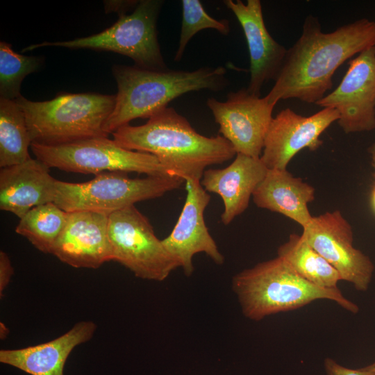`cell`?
I'll use <instances>...</instances> for the list:
<instances>
[{
	"label": "cell",
	"mask_w": 375,
	"mask_h": 375,
	"mask_svg": "<svg viewBox=\"0 0 375 375\" xmlns=\"http://www.w3.org/2000/svg\"><path fill=\"white\" fill-rule=\"evenodd\" d=\"M372 47H375V21L360 19L324 33L318 19L309 15L300 37L288 49L266 97L274 106L288 99L316 104L332 88V78L338 67Z\"/></svg>",
	"instance_id": "obj_1"
},
{
	"label": "cell",
	"mask_w": 375,
	"mask_h": 375,
	"mask_svg": "<svg viewBox=\"0 0 375 375\" xmlns=\"http://www.w3.org/2000/svg\"><path fill=\"white\" fill-rule=\"evenodd\" d=\"M112 135L122 147L156 156L172 176L185 181H201L208 167L224 163L237 154L224 137L201 135L172 107L156 113L144 124H128Z\"/></svg>",
	"instance_id": "obj_2"
},
{
	"label": "cell",
	"mask_w": 375,
	"mask_h": 375,
	"mask_svg": "<svg viewBox=\"0 0 375 375\" xmlns=\"http://www.w3.org/2000/svg\"><path fill=\"white\" fill-rule=\"evenodd\" d=\"M112 71L118 90L115 107L103 125L108 135L136 118H150L185 93L201 90L217 92L229 83L222 66L154 71L114 65Z\"/></svg>",
	"instance_id": "obj_3"
},
{
	"label": "cell",
	"mask_w": 375,
	"mask_h": 375,
	"mask_svg": "<svg viewBox=\"0 0 375 375\" xmlns=\"http://www.w3.org/2000/svg\"><path fill=\"white\" fill-rule=\"evenodd\" d=\"M232 288L244 315L254 321L320 299L334 301L352 313L359 310L339 288L324 289L310 283L278 256L237 274Z\"/></svg>",
	"instance_id": "obj_4"
},
{
	"label": "cell",
	"mask_w": 375,
	"mask_h": 375,
	"mask_svg": "<svg viewBox=\"0 0 375 375\" xmlns=\"http://www.w3.org/2000/svg\"><path fill=\"white\" fill-rule=\"evenodd\" d=\"M116 94L61 92L45 101L20 96L32 143L55 146L81 140L108 137L103 125L115 104Z\"/></svg>",
	"instance_id": "obj_5"
},
{
	"label": "cell",
	"mask_w": 375,
	"mask_h": 375,
	"mask_svg": "<svg viewBox=\"0 0 375 375\" xmlns=\"http://www.w3.org/2000/svg\"><path fill=\"white\" fill-rule=\"evenodd\" d=\"M184 183L174 176L132 178L127 172H104L83 183L56 180L54 203L67 212L90 211L108 216L138 201L160 197Z\"/></svg>",
	"instance_id": "obj_6"
},
{
	"label": "cell",
	"mask_w": 375,
	"mask_h": 375,
	"mask_svg": "<svg viewBox=\"0 0 375 375\" xmlns=\"http://www.w3.org/2000/svg\"><path fill=\"white\" fill-rule=\"evenodd\" d=\"M164 1L141 0L129 15L119 16L107 29L69 41L43 42L24 47L22 52L40 47H59L113 51L133 60L135 66L148 70L168 69L158 40L156 23Z\"/></svg>",
	"instance_id": "obj_7"
},
{
	"label": "cell",
	"mask_w": 375,
	"mask_h": 375,
	"mask_svg": "<svg viewBox=\"0 0 375 375\" xmlns=\"http://www.w3.org/2000/svg\"><path fill=\"white\" fill-rule=\"evenodd\" d=\"M31 149L36 158L49 168L65 172L94 175L104 172H124L172 176L156 156L123 148L108 137L55 146L32 143Z\"/></svg>",
	"instance_id": "obj_8"
},
{
	"label": "cell",
	"mask_w": 375,
	"mask_h": 375,
	"mask_svg": "<svg viewBox=\"0 0 375 375\" xmlns=\"http://www.w3.org/2000/svg\"><path fill=\"white\" fill-rule=\"evenodd\" d=\"M108 231L113 260L138 278L162 281L181 267L178 260L157 238L149 219L135 206L108 215Z\"/></svg>",
	"instance_id": "obj_9"
},
{
	"label": "cell",
	"mask_w": 375,
	"mask_h": 375,
	"mask_svg": "<svg viewBox=\"0 0 375 375\" xmlns=\"http://www.w3.org/2000/svg\"><path fill=\"white\" fill-rule=\"evenodd\" d=\"M303 238L358 291H366L374 265L369 256L353 245V230L338 210L312 216L303 228Z\"/></svg>",
	"instance_id": "obj_10"
},
{
	"label": "cell",
	"mask_w": 375,
	"mask_h": 375,
	"mask_svg": "<svg viewBox=\"0 0 375 375\" xmlns=\"http://www.w3.org/2000/svg\"><path fill=\"white\" fill-rule=\"evenodd\" d=\"M219 131L237 153L260 158L275 106L247 88L231 92L225 101L207 99Z\"/></svg>",
	"instance_id": "obj_11"
},
{
	"label": "cell",
	"mask_w": 375,
	"mask_h": 375,
	"mask_svg": "<svg viewBox=\"0 0 375 375\" xmlns=\"http://www.w3.org/2000/svg\"><path fill=\"white\" fill-rule=\"evenodd\" d=\"M316 105L335 109L345 133L375 129V47L351 59L340 85Z\"/></svg>",
	"instance_id": "obj_12"
},
{
	"label": "cell",
	"mask_w": 375,
	"mask_h": 375,
	"mask_svg": "<svg viewBox=\"0 0 375 375\" xmlns=\"http://www.w3.org/2000/svg\"><path fill=\"white\" fill-rule=\"evenodd\" d=\"M339 117L337 110L331 108H323L308 117L290 108L282 110L271 122L260 160L268 169H287L301 150L319 148L322 144L320 135Z\"/></svg>",
	"instance_id": "obj_13"
},
{
	"label": "cell",
	"mask_w": 375,
	"mask_h": 375,
	"mask_svg": "<svg viewBox=\"0 0 375 375\" xmlns=\"http://www.w3.org/2000/svg\"><path fill=\"white\" fill-rule=\"evenodd\" d=\"M185 183L187 194L183 208L171 233L162 242L178 260L185 276H190L194 272L193 258L196 254L204 253L217 265H222L224 258L204 220L210 194L201 181L188 178Z\"/></svg>",
	"instance_id": "obj_14"
},
{
	"label": "cell",
	"mask_w": 375,
	"mask_h": 375,
	"mask_svg": "<svg viewBox=\"0 0 375 375\" xmlns=\"http://www.w3.org/2000/svg\"><path fill=\"white\" fill-rule=\"evenodd\" d=\"M108 223V216L101 213L68 212L51 254L75 268L97 269L113 260Z\"/></svg>",
	"instance_id": "obj_15"
},
{
	"label": "cell",
	"mask_w": 375,
	"mask_h": 375,
	"mask_svg": "<svg viewBox=\"0 0 375 375\" xmlns=\"http://www.w3.org/2000/svg\"><path fill=\"white\" fill-rule=\"evenodd\" d=\"M238 19L247 40L250 59V79L247 90L260 97L261 89L275 81L283 67L288 49L269 34L264 22L260 0L224 1Z\"/></svg>",
	"instance_id": "obj_16"
},
{
	"label": "cell",
	"mask_w": 375,
	"mask_h": 375,
	"mask_svg": "<svg viewBox=\"0 0 375 375\" xmlns=\"http://www.w3.org/2000/svg\"><path fill=\"white\" fill-rule=\"evenodd\" d=\"M268 169L260 158L237 153L222 169H207L201 184L206 191L217 194L224 203L221 221L227 226L248 208L251 197Z\"/></svg>",
	"instance_id": "obj_17"
},
{
	"label": "cell",
	"mask_w": 375,
	"mask_h": 375,
	"mask_svg": "<svg viewBox=\"0 0 375 375\" xmlns=\"http://www.w3.org/2000/svg\"><path fill=\"white\" fill-rule=\"evenodd\" d=\"M38 158L1 168L0 209L19 219L33 208L54 202L56 179Z\"/></svg>",
	"instance_id": "obj_18"
},
{
	"label": "cell",
	"mask_w": 375,
	"mask_h": 375,
	"mask_svg": "<svg viewBox=\"0 0 375 375\" xmlns=\"http://www.w3.org/2000/svg\"><path fill=\"white\" fill-rule=\"evenodd\" d=\"M97 325L92 321L76 323L62 335L47 342L17 349H1L0 362L31 375H63L66 360L78 345L89 341Z\"/></svg>",
	"instance_id": "obj_19"
},
{
	"label": "cell",
	"mask_w": 375,
	"mask_h": 375,
	"mask_svg": "<svg viewBox=\"0 0 375 375\" xmlns=\"http://www.w3.org/2000/svg\"><path fill=\"white\" fill-rule=\"evenodd\" d=\"M252 199L258 208L283 215L303 228L312 217L308 203L315 199V188L287 169H268Z\"/></svg>",
	"instance_id": "obj_20"
},
{
	"label": "cell",
	"mask_w": 375,
	"mask_h": 375,
	"mask_svg": "<svg viewBox=\"0 0 375 375\" xmlns=\"http://www.w3.org/2000/svg\"><path fill=\"white\" fill-rule=\"evenodd\" d=\"M277 256L285 260L300 276L324 289H337L342 276L323 256L301 236L290 235L277 250Z\"/></svg>",
	"instance_id": "obj_21"
},
{
	"label": "cell",
	"mask_w": 375,
	"mask_h": 375,
	"mask_svg": "<svg viewBox=\"0 0 375 375\" xmlns=\"http://www.w3.org/2000/svg\"><path fill=\"white\" fill-rule=\"evenodd\" d=\"M32 141L24 114L15 100L0 98V167L23 163L31 158Z\"/></svg>",
	"instance_id": "obj_22"
},
{
	"label": "cell",
	"mask_w": 375,
	"mask_h": 375,
	"mask_svg": "<svg viewBox=\"0 0 375 375\" xmlns=\"http://www.w3.org/2000/svg\"><path fill=\"white\" fill-rule=\"evenodd\" d=\"M68 212L54 202L35 206L27 212L15 228V232L26 238L37 249L51 253L62 231Z\"/></svg>",
	"instance_id": "obj_23"
},
{
	"label": "cell",
	"mask_w": 375,
	"mask_h": 375,
	"mask_svg": "<svg viewBox=\"0 0 375 375\" xmlns=\"http://www.w3.org/2000/svg\"><path fill=\"white\" fill-rule=\"evenodd\" d=\"M44 59L14 51L11 44L0 42V98L16 100L21 96L24 78L40 68Z\"/></svg>",
	"instance_id": "obj_24"
},
{
	"label": "cell",
	"mask_w": 375,
	"mask_h": 375,
	"mask_svg": "<svg viewBox=\"0 0 375 375\" xmlns=\"http://www.w3.org/2000/svg\"><path fill=\"white\" fill-rule=\"evenodd\" d=\"M182 22L178 49L174 60L180 61L190 40L198 32L207 28L215 29L222 35L230 32L226 19L217 20L209 15L199 0H183Z\"/></svg>",
	"instance_id": "obj_25"
},
{
	"label": "cell",
	"mask_w": 375,
	"mask_h": 375,
	"mask_svg": "<svg viewBox=\"0 0 375 375\" xmlns=\"http://www.w3.org/2000/svg\"><path fill=\"white\" fill-rule=\"evenodd\" d=\"M324 365L326 375H375L362 368L358 369L347 368L330 358L324 360Z\"/></svg>",
	"instance_id": "obj_26"
},
{
	"label": "cell",
	"mask_w": 375,
	"mask_h": 375,
	"mask_svg": "<svg viewBox=\"0 0 375 375\" xmlns=\"http://www.w3.org/2000/svg\"><path fill=\"white\" fill-rule=\"evenodd\" d=\"M14 273L10 260L8 254L0 251V294L2 293L8 285L10 278Z\"/></svg>",
	"instance_id": "obj_27"
},
{
	"label": "cell",
	"mask_w": 375,
	"mask_h": 375,
	"mask_svg": "<svg viewBox=\"0 0 375 375\" xmlns=\"http://www.w3.org/2000/svg\"><path fill=\"white\" fill-rule=\"evenodd\" d=\"M104 8L106 13L117 12L119 16L126 15L128 11L134 8L138 4L139 1L135 0H119L104 1Z\"/></svg>",
	"instance_id": "obj_28"
},
{
	"label": "cell",
	"mask_w": 375,
	"mask_h": 375,
	"mask_svg": "<svg viewBox=\"0 0 375 375\" xmlns=\"http://www.w3.org/2000/svg\"><path fill=\"white\" fill-rule=\"evenodd\" d=\"M368 152L371 158V165L373 168V176L375 178V142H374L368 149Z\"/></svg>",
	"instance_id": "obj_29"
},
{
	"label": "cell",
	"mask_w": 375,
	"mask_h": 375,
	"mask_svg": "<svg viewBox=\"0 0 375 375\" xmlns=\"http://www.w3.org/2000/svg\"><path fill=\"white\" fill-rule=\"evenodd\" d=\"M371 203L374 211L375 212V183L373 186L371 193Z\"/></svg>",
	"instance_id": "obj_30"
},
{
	"label": "cell",
	"mask_w": 375,
	"mask_h": 375,
	"mask_svg": "<svg viewBox=\"0 0 375 375\" xmlns=\"http://www.w3.org/2000/svg\"><path fill=\"white\" fill-rule=\"evenodd\" d=\"M362 369L375 374V362L369 365L362 367Z\"/></svg>",
	"instance_id": "obj_31"
},
{
	"label": "cell",
	"mask_w": 375,
	"mask_h": 375,
	"mask_svg": "<svg viewBox=\"0 0 375 375\" xmlns=\"http://www.w3.org/2000/svg\"><path fill=\"white\" fill-rule=\"evenodd\" d=\"M1 328L3 329V331H1V338L4 339L6 336L8 335V333H4V329L6 328V326L2 322H1Z\"/></svg>",
	"instance_id": "obj_32"
}]
</instances>
